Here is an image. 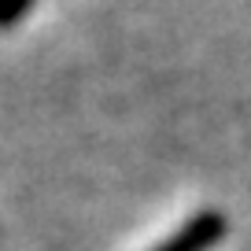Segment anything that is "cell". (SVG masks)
Instances as JSON below:
<instances>
[{"label":"cell","mask_w":251,"mask_h":251,"mask_svg":"<svg viewBox=\"0 0 251 251\" xmlns=\"http://www.w3.org/2000/svg\"><path fill=\"white\" fill-rule=\"evenodd\" d=\"M226 229H229L226 214L200 211V214H192L188 222H181L177 233L166 236L163 244H155L151 251H211L214 244L226 240Z\"/></svg>","instance_id":"1"},{"label":"cell","mask_w":251,"mask_h":251,"mask_svg":"<svg viewBox=\"0 0 251 251\" xmlns=\"http://www.w3.org/2000/svg\"><path fill=\"white\" fill-rule=\"evenodd\" d=\"M30 8H33V0H0V30L19 26Z\"/></svg>","instance_id":"2"}]
</instances>
